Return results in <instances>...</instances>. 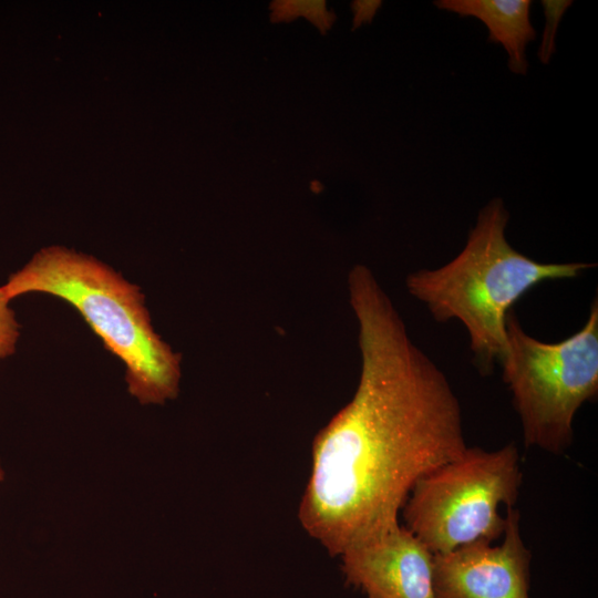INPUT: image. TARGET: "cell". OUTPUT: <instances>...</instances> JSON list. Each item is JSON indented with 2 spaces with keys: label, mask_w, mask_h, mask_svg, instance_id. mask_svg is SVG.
Listing matches in <instances>:
<instances>
[{
  "label": "cell",
  "mask_w": 598,
  "mask_h": 598,
  "mask_svg": "<svg viewBox=\"0 0 598 598\" xmlns=\"http://www.w3.org/2000/svg\"><path fill=\"white\" fill-rule=\"evenodd\" d=\"M520 483L515 443L494 451L467 446L415 483L402 508L405 527L433 554L492 543L505 528L498 507H515Z\"/></svg>",
  "instance_id": "5"
},
{
  "label": "cell",
  "mask_w": 598,
  "mask_h": 598,
  "mask_svg": "<svg viewBox=\"0 0 598 598\" xmlns=\"http://www.w3.org/2000/svg\"><path fill=\"white\" fill-rule=\"evenodd\" d=\"M504 540H480L433 554L435 598H529L530 551L519 533V512L507 507Z\"/></svg>",
  "instance_id": "6"
},
{
  "label": "cell",
  "mask_w": 598,
  "mask_h": 598,
  "mask_svg": "<svg viewBox=\"0 0 598 598\" xmlns=\"http://www.w3.org/2000/svg\"><path fill=\"white\" fill-rule=\"evenodd\" d=\"M19 337L20 324L16 312L0 288V360L16 352Z\"/></svg>",
  "instance_id": "10"
},
{
  "label": "cell",
  "mask_w": 598,
  "mask_h": 598,
  "mask_svg": "<svg viewBox=\"0 0 598 598\" xmlns=\"http://www.w3.org/2000/svg\"><path fill=\"white\" fill-rule=\"evenodd\" d=\"M348 289L359 328V382L313 440L298 514L332 556L400 525L415 483L467 447L447 378L413 343L373 272L354 266Z\"/></svg>",
  "instance_id": "1"
},
{
  "label": "cell",
  "mask_w": 598,
  "mask_h": 598,
  "mask_svg": "<svg viewBox=\"0 0 598 598\" xmlns=\"http://www.w3.org/2000/svg\"><path fill=\"white\" fill-rule=\"evenodd\" d=\"M4 478V472L2 470V466L0 464V482Z\"/></svg>",
  "instance_id": "13"
},
{
  "label": "cell",
  "mask_w": 598,
  "mask_h": 598,
  "mask_svg": "<svg viewBox=\"0 0 598 598\" xmlns=\"http://www.w3.org/2000/svg\"><path fill=\"white\" fill-rule=\"evenodd\" d=\"M499 363L525 445L563 453L573 442L578 409L598 393L597 298L582 328L558 342L529 336L511 310L506 351Z\"/></svg>",
  "instance_id": "4"
},
{
  "label": "cell",
  "mask_w": 598,
  "mask_h": 598,
  "mask_svg": "<svg viewBox=\"0 0 598 598\" xmlns=\"http://www.w3.org/2000/svg\"><path fill=\"white\" fill-rule=\"evenodd\" d=\"M272 22H288L297 17L308 19L321 33H326L333 24L336 16L327 9L323 0H278L270 3Z\"/></svg>",
  "instance_id": "9"
},
{
  "label": "cell",
  "mask_w": 598,
  "mask_h": 598,
  "mask_svg": "<svg viewBox=\"0 0 598 598\" xmlns=\"http://www.w3.org/2000/svg\"><path fill=\"white\" fill-rule=\"evenodd\" d=\"M380 4V1L352 2L351 8L353 10V28L355 29L364 22H371Z\"/></svg>",
  "instance_id": "12"
},
{
  "label": "cell",
  "mask_w": 598,
  "mask_h": 598,
  "mask_svg": "<svg viewBox=\"0 0 598 598\" xmlns=\"http://www.w3.org/2000/svg\"><path fill=\"white\" fill-rule=\"evenodd\" d=\"M434 4L461 17H475L489 32L488 41L503 45L509 70L527 73L526 45L536 37L529 19V0H439Z\"/></svg>",
  "instance_id": "8"
},
{
  "label": "cell",
  "mask_w": 598,
  "mask_h": 598,
  "mask_svg": "<svg viewBox=\"0 0 598 598\" xmlns=\"http://www.w3.org/2000/svg\"><path fill=\"white\" fill-rule=\"evenodd\" d=\"M0 288L10 301L40 292L71 305L124 363L127 390L141 404L177 396L181 354L154 330L140 288L103 261L60 246L43 248Z\"/></svg>",
  "instance_id": "2"
},
{
  "label": "cell",
  "mask_w": 598,
  "mask_h": 598,
  "mask_svg": "<svg viewBox=\"0 0 598 598\" xmlns=\"http://www.w3.org/2000/svg\"><path fill=\"white\" fill-rule=\"evenodd\" d=\"M545 9L546 27L542 45L539 47V60L547 64L551 53L555 51L554 39L564 11L571 4V1H542Z\"/></svg>",
  "instance_id": "11"
},
{
  "label": "cell",
  "mask_w": 598,
  "mask_h": 598,
  "mask_svg": "<svg viewBox=\"0 0 598 598\" xmlns=\"http://www.w3.org/2000/svg\"><path fill=\"white\" fill-rule=\"evenodd\" d=\"M346 582L367 598H435L433 553L405 526L343 550Z\"/></svg>",
  "instance_id": "7"
},
{
  "label": "cell",
  "mask_w": 598,
  "mask_h": 598,
  "mask_svg": "<svg viewBox=\"0 0 598 598\" xmlns=\"http://www.w3.org/2000/svg\"><path fill=\"white\" fill-rule=\"evenodd\" d=\"M509 215L501 198L478 213L463 250L436 269L408 275L409 293L432 317L461 321L470 337L477 367L488 373L506 351V317L515 302L536 285L578 277L595 265L539 262L515 250L506 239Z\"/></svg>",
  "instance_id": "3"
}]
</instances>
